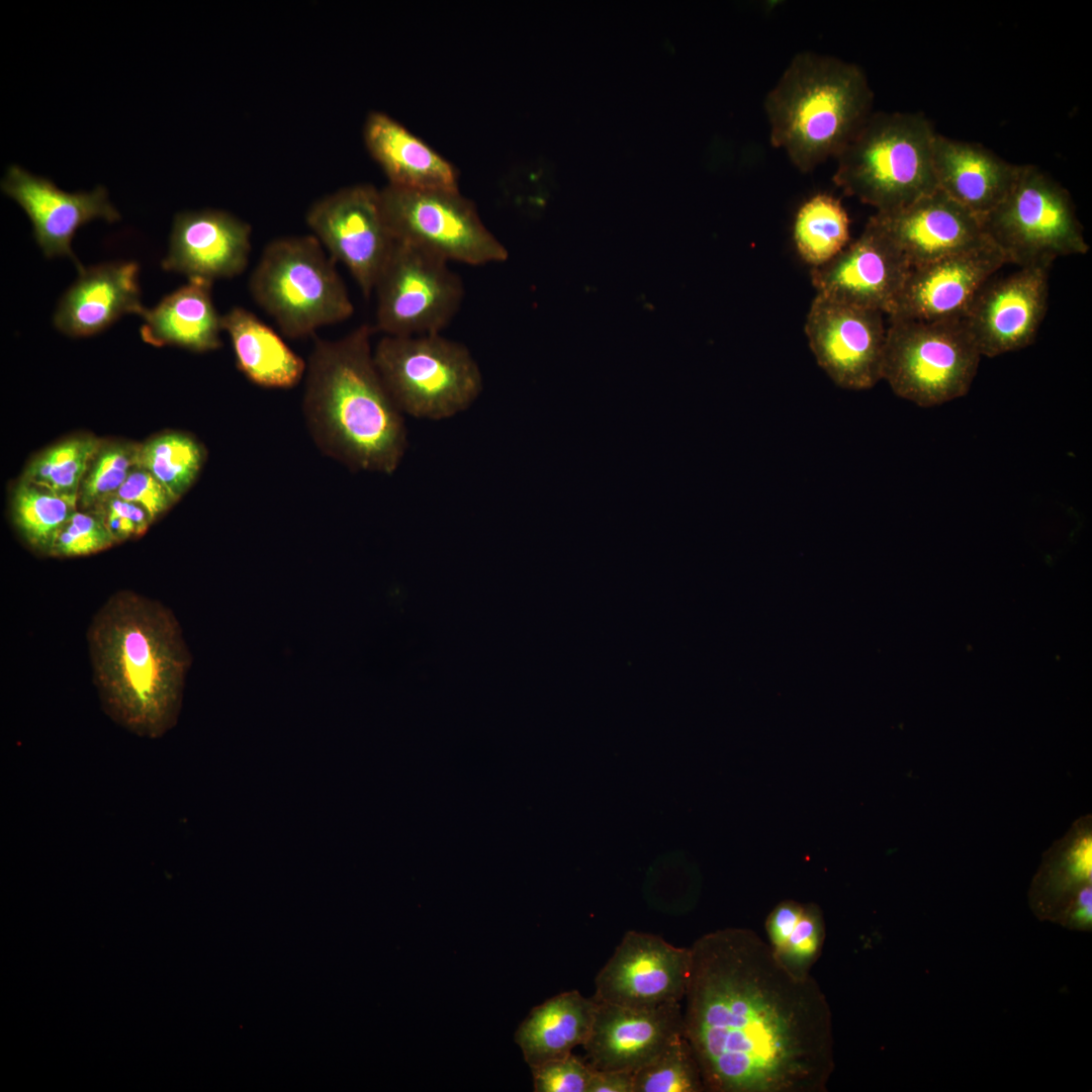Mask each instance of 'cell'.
Segmentation results:
<instances>
[{"mask_svg":"<svg viewBox=\"0 0 1092 1092\" xmlns=\"http://www.w3.org/2000/svg\"><path fill=\"white\" fill-rule=\"evenodd\" d=\"M935 131L920 113H872L837 156L834 184L884 212L937 189L932 167Z\"/></svg>","mask_w":1092,"mask_h":1092,"instance_id":"5","label":"cell"},{"mask_svg":"<svg viewBox=\"0 0 1092 1092\" xmlns=\"http://www.w3.org/2000/svg\"><path fill=\"white\" fill-rule=\"evenodd\" d=\"M863 71L836 57L801 52L764 99L769 142L799 171L837 158L872 114Z\"/></svg>","mask_w":1092,"mask_h":1092,"instance_id":"4","label":"cell"},{"mask_svg":"<svg viewBox=\"0 0 1092 1092\" xmlns=\"http://www.w3.org/2000/svg\"><path fill=\"white\" fill-rule=\"evenodd\" d=\"M691 969V948L662 937L627 931L598 973V1002L630 1008L682 1003Z\"/></svg>","mask_w":1092,"mask_h":1092,"instance_id":"14","label":"cell"},{"mask_svg":"<svg viewBox=\"0 0 1092 1092\" xmlns=\"http://www.w3.org/2000/svg\"><path fill=\"white\" fill-rule=\"evenodd\" d=\"M684 1034L682 1003L630 1008L598 1002L582 1048L595 1070L634 1073Z\"/></svg>","mask_w":1092,"mask_h":1092,"instance_id":"21","label":"cell"},{"mask_svg":"<svg viewBox=\"0 0 1092 1092\" xmlns=\"http://www.w3.org/2000/svg\"><path fill=\"white\" fill-rule=\"evenodd\" d=\"M981 357L964 318H890L882 379L899 397L936 406L968 393Z\"/></svg>","mask_w":1092,"mask_h":1092,"instance_id":"8","label":"cell"},{"mask_svg":"<svg viewBox=\"0 0 1092 1092\" xmlns=\"http://www.w3.org/2000/svg\"><path fill=\"white\" fill-rule=\"evenodd\" d=\"M116 544L101 519L93 512L75 511L59 530L49 556L80 557Z\"/></svg>","mask_w":1092,"mask_h":1092,"instance_id":"35","label":"cell"},{"mask_svg":"<svg viewBox=\"0 0 1092 1092\" xmlns=\"http://www.w3.org/2000/svg\"><path fill=\"white\" fill-rule=\"evenodd\" d=\"M221 328L231 339L238 369L252 383L289 389L305 374V361L252 311L234 306L221 315Z\"/></svg>","mask_w":1092,"mask_h":1092,"instance_id":"26","label":"cell"},{"mask_svg":"<svg viewBox=\"0 0 1092 1092\" xmlns=\"http://www.w3.org/2000/svg\"><path fill=\"white\" fill-rule=\"evenodd\" d=\"M597 1006L594 997L571 990L534 1007L516 1032V1042L530 1068L583 1046L592 1031Z\"/></svg>","mask_w":1092,"mask_h":1092,"instance_id":"27","label":"cell"},{"mask_svg":"<svg viewBox=\"0 0 1092 1092\" xmlns=\"http://www.w3.org/2000/svg\"><path fill=\"white\" fill-rule=\"evenodd\" d=\"M1005 264L1000 251L988 240L971 249L910 268L889 318H965L980 290Z\"/></svg>","mask_w":1092,"mask_h":1092,"instance_id":"16","label":"cell"},{"mask_svg":"<svg viewBox=\"0 0 1092 1092\" xmlns=\"http://www.w3.org/2000/svg\"><path fill=\"white\" fill-rule=\"evenodd\" d=\"M383 213L395 241L447 262L481 266L502 263L508 251L484 225L475 205L459 189H380Z\"/></svg>","mask_w":1092,"mask_h":1092,"instance_id":"10","label":"cell"},{"mask_svg":"<svg viewBox=\"0 0 1092 1092\" xmlns=\"http://www.w3.org/2000/svg\"><path fill=\"white\" fill-rule=\"evenodd\" d=\"M366 148L388 184L411 189H459L454 166L397 120L380 111L364 123Z\"/></svg>","mask_w":1092,"mask_h":1092,"instance_id":"24","label":"cell"},{"mask_svg":"<svg viewBox=\"0 0 1092 1092\" xmlns=\"http://www.w3.org/2000/svg\"><path fill=\"white\" fill-rule=\"evenodd\" d=\"M793 234L802 260L812 268L818 267L849 244V218L837 198L820 193L799 208Z\"/></svg>","mask_w":1092,"mask_h":1092,"instance_id":"28","label":"cell"},{"mask_svg":"<svg viewBox=\"0 0 1092 1092\" xmlns=\"http://www.w3.org/2000/svg\"><path fill=\"white\" fill-rule=\"evenodd\" d=\"M378 373L404 415L445 420L469 408L483 380L469 349L439 334L384 336L373 348Z\"/></svg>","mask_w":1092,"mask_h":1092,"instance_id":"7","label":"cell"},{"mask_svg":"<svg viewBox=\"0 0 1092 1092\" xmlns=\"http://www.w3.org/2000/svg\"><path fill=\"white\" fill-rule=\"evenodd\" d=\"M77 510V495L57 494L22 480L13 490V525L21 539L42 554H49L59 530Z\"/></svg>","mask_w":1092,"mask_h":1092,"instance_id":"29","label":"cell"},{"mask_svg":"<svg viewBox=\"0 0 1092 1092\" xmlns=\"http://www.w3.org/2000/svg\"><path fill=\"white\" fill-rule=\"evenodd\" d=\"M690 948L684 1033L706 1091H826L834 1035L817 981L787 970L748 928L705 933Z\"/></svg>","mask_w":1092,"mask_h":1092,"instance_id":"1","label":"cell"},{"mask_svg":"<svg viewBox=\"0 0 1092 1092\" xmlns=\"http://www.w3.org/2000/svg\"><path fill=\"white\" fill-rule=\"evenodd\" d=\"M211 286L204 280L188 279L154 308H145L142 339L156 347L176 346L193 352L219 348L221 315L212 302Z\"/></svg>","mask_w":1092,"mask_h":1092,"instance_id":"25","label":"cell"},{"mask_svg":"<svg viewBox=\"0 0 1092 1092\" xmlns=\"http://www.w3.org/2000/svg\"><path fill=\"white\" fill-rule=\"evenodd\" d=\"M1050 267H1018L989 280L971 304L965 322L980 353L996 357L1029 346L1045 315Z\"/></svg>","mask_w":1092,"mask_h":1092,"instance_id":"15","label":"cell"},{"mask_svg":"<svg viewBox=\"0 0 1092 1092\" xmlns=\"http://www.w3.org/2000/svg\"><path fill=\"white\" fill-rule=\"evenodd\" d=\"M204 456L203 447L192 436L168 432L139 445L138 465L178 500L198 476Z\"/></svg>","mask_w":1092,"mask_h":1092,"instance_id":"30","label":"cell"},{"mask_svg":"<svg viewBox=\"0 0 1092 1092\" xmlns=\"http://www.w3.org/2000/svg\"><path fill=\"white\" fill-rule=\"evenodd\" d=\"M87 643L93 681L112 721L150 739L175 726L191 656L170 609L133 590L115 592L93 616Z\"/></svg>","mask_w":1092,"mask_h":1092,"instance_id":"2","label":"cell"},{"mask_svg":"<svg viewBox=\"0 0 1092 1092\" xmlns=\"http://www.w3.org/2000/svg\"><path fill=\"white\" fill-rule=\"evenodd\" d=\"M362 325L317 340L306 363L303 414L317 447L354 471L391 474L407 448L403 414L387 391Z\"/></svg>","mask_w":1092,"mask_h":1092,"instance_id":"3","label":"cell"},{"mask_svg":"<svg viewBox=\"0 0 1092 1092\" xmlns=\"http://www.w3.org/2000/svg\"><path fill=\"white\" fill-rule=\"evenodd\" d=\"M633 1072L594 1069L587 1092H633Z\"/></svg>","mask_w":1092,"mask_h":1092,"instance_id":"39","label":"cell"},{"mask_svg":"<svg viewBox=\"0 0 1092 1092\" xmlns=\"http://www.w3.org/2000/svg\"><path fill=\"white\" fill-rule=\"evenodd\" d=\"M335 264L312 235L278 238L263 249L249 291L286 337L305 338L354 313Z\"/></svg>","mask_w":1092,"mask_h":1092,"instance_id":"6","label":"cell"},{"mask_svg":"<svg viewBox=\"0 0 1092 1092\" xmlns=\"http://www.w3.org/2000/svg\"><path fill=\"white\" fill-rule=\"evenodd\" d=\"M135 262H110L84 268L61 297L54 326L70 337H88L106 330L126 313L139 315L141 302Z\"/></svg>","mask_w":1092,"mask_h":1092,"instance_id":"22","label":"cell"},{"mask_svg":"<svg viewBox=\"0 0 1092 1092\" xmlns=\"http://www.w3.org/2000/svg\"><path fill=\"white\" fill-rule=\"evenodd\" d=\"M536 1092H587L594 1073L573 1054L531 1067Z\"/></svg>","mask_w":1092,"mask_h":1092,"instance_id":"36","label":"cell"},{"mask_svg":"<svg viewBox=\"0 0 1092 1092\" xmlns=\"http://www.w3.org/2000/svg\"><path fill=\"white\" fill-rule=\"evenodd\" d=\"M305 220L328 254L347 267L369 297L394 247L380 189L357 184L330 193L308 208Z\"/></svg>","mask_w":1092,"mask_h":1092,"instance_id":"12","label":"cell"},{"mask_svg":"<svg viewBox=\"0 0 1092 1092\" xmlns=\"http://www.w3.org/2000/svg\"><path fill=\"white\" fill-rule=\"evenodd\" d=\"M446 260L395 241L376 281L374 330L384 336L439 334L458 313L463 282Z\"/></svg>","mask_w":1092,"mask_h":1092,"instance_id":"11","label":"cell"},{"mask_svg":"<svg viewBox=\"0 0 1092 1092\" xmlns=\"http://www.w3.org/2000/svg\"><path fill=\"white\" fill-rule=\"evenodd\" d=\"M908 271L899 251L869 220L855 241L811 269V279L818 294L890 316Z\"/></svg>","mask_w":1092,"mask_h":1092,"instance_id":"18","label":"cell"},{"mask_svg":"<svg viewBox=\"0 0 1092 1092\" xmlns=\"http://www.w3.org/2000/svg\"><path fill=\"white\" fill-rule=\"evenodd\" d=\"M139 445L101 442L91 458L78 492V508L92 511L115 495L138 465Z\"/></svg>","mask_w":1092,"mask_h":1092,"instance_id":"33","label":"cell"},{"mask_svg":"<svg viewBox=\"0 0 1092 1092\" xmlns=\"http://www.w3.org/2000/svg\"><path fill=\"white\" fill-rule=\"evenodd\" d=\"M932 167L937 189L980 221L1006 196L1018 174L1014 165L984 147L936 133Z\"/></svg>","mask_w":1092,"mask_h":1092,"instance_id":"23","label":"cell"},{"mask_svg":"<svg viewBox=\"0 0 1092 1092\" xmlns=\"http://www.w3.org/2000/svg\"><path fill=\"white\" fill-rule=\"evenodd\" d=\"M701 1091H706L701 1070L685 1034L633 1074V1092Z\"/></svg>","mask_w":1092,"mask_h":1092,"instance_id":"32","label":"cell"},{"mask_svg":"<svg viewBox=\"0 0 1092 1092\" xmlns=\"http://www.w3.org/2000/svg\"><path fill=\"white\" fill-rule=\"evenodd\" d=\"M981 224L1006 264L1018 267L1051 268L1060 257L1089 251L1069 193L1031 165H1019L1012 187Z\"/></svg>","mask_w":1092,"mask_h":1092,"instance_id":"9","label":"cell"},{"mask_svg":"<svg viewBox=\"0 0 1092 1092\" xmlns=\"http://www.w3.org/2000/svg\"><path fill=\"white\" fill-rule=\"evenodd\" d=\"M116 543L143 535L152 520L140 506L112 495L92 511Z\"/></svg>","mask_w":1092,"mask_h":1092,"instance_id":"38","label":"cell"},{"mask_svg":"<svg viewBox=\"0 0 1092 1092\" xmlns=\"http://www.w3.org/2000/svg\"><path fill=\"white\" fill-rule=\"evenodd\" d=\"M251 225L221 209L186 210L175 215L165 271L210 283L242 274L251 254Z\"/></svg>","mask_w":1092,"mask_h":1092,"instance_id":"20","label":"cell"},{"mask_svg":"<svg viewBox=\"0 0 1092 1092\" xmlns=\"http://www.w3.org/2000/svg\"><path fill=\"white\" fill-rule=\"evenodd\" d=\"M870 221L895 246L909 269L988 241L980 219L939 189L903 207L876 212Z\"/></svg>","mask_w":1092,"mask_h":1092,"instance_id":"19","label":"cell"},{"mask_svg":"<svg viewBox=\"0 0 1092 1092\" xmlns=\"http://www.w3.org/2000/svg\"><path fill=\"white\" fill-rule=\"evenodd\" d=\"M101 441L79 435L37 454L20 480L61 495H77L89 462Z\"/></svg>","mask_w":1092,"mask_h":1092,"instance_id":"31","label":"cell"},{"mask_svg":"<svg viewBox=\"0 0 1092 1092\" xmlns=\"http://www.w3.org/2000/svg\"><path fill=\"white\" fill-rule=\"evenodd\" d=\"M805 334L817 364L836 385L864 390L882 379L887 329L881 311L817 293Z\"/></svg>","mask_w":1092,"mask_h":1092,"instance_id":"13","label":"cell"},{"mask_svg":"<svg viewBox=\"0 0 1092 1092\" xmlns=\"http://www.w3.org/2000/svg\"><path fill=\"white\" fill-rule=\"evenodd\" d=\"M825 939L822 911L814 903L804 904L802 914L783 944L772 953L791 973L799 977L811 975L820 957Z\"/></svg>","mask_w":1092,"mask_h":1092,"instance_id":"34","label":"cell"},{"mask_svg":"<svg viewBox=\"0 0 1092 1092\" xmlns=\"http://www.w3.org/2000/svg\"><path fill=\"white\" fill-rule=\"evenodd\" d=\"M1 190L28 216L34 240L43 255L48 258L69 257L79 272L84 267L71 249L77 230L95 218L109 222L120 219L103 186L89 192H66L50 179L33 175L17 165L7 168Z\"/></svg>","mask_w":1092,"mask_h":1092,"instance_id":"17","label":"cell"},{"mask_svg":"<svg viewBox=\"0 0 1092 1092\" xmlns=\"http://www.w3.org/2000/svg\"><path fill=\"white\" fill-rule=\"evenodd\" d=\"M115 495L143 508L152 522L177 502L149 471L139 465L130 471Z\"/></svg>","mask_w":1092,"mask_h":1092,"instance_id":"37","label":"cell"},{"mask_svg":"<svg viewBox=\"0 0 1092 1092\" xmlns=\"http://www.w3.org/2000/svg\"><path fill=\"white\" fill-rule=\"evenodd\" d=\"M1076 918L1087 923L1091 920V888L1086 887L1079 894Z\"/></svg>","mask_w":1092,"mask_h":1092,"instance_id":"40","label":"cell"}]
</instances>
